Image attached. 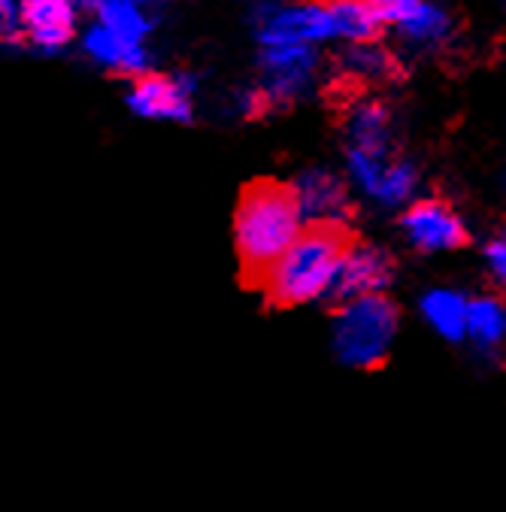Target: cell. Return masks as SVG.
I'll use <instances>...</instances> for the list:
<instances>
[{
    "label": "cell",
    "mask_w": 506,
    "mask_h": 512,
    "mask_svg": "<svg viewBox=\"0 0 506 512\" xmlns=\"http://www.w3.org/2000/svg\"><path fill=\"white\" fill-rule=\"evenodd\" d=\"M346 70L364 82H382L394 73V58L385 46H379L376 40H367V43H352L346 58H343Z\"/></svg>",
    "instance_id": "obj_18"
},
{
    "label": "cell",
    "mask_w": 506,
    "mask_h": 512,
    "mask_svg": "<svg viewBox=\"0 0 506 512\" xmlns=\"http://www.w3.org/2000/svg\"><path fill=\"white\" fill-rule=\"evenodd\" d=\"M391 28L397 31V37L410 49L428 52V49H437V46H443L449 40L452 19L440 4H434V0H419V4Z\"/></svg>",
    "instance_id": "obj_13"
},
{
    "label": "cell",
    "mask_w": 506,
    "mask_h": 512,
    "mask_svg": "<svg viewBox=\"0 0 506 512\" xmlns=\"http://www.w3.org/2000/svg\"><path fill=\"white\" fill-rule=\"evenodd\" d=\"M388 282H391V258L382 249H376V246H349L343 261H340L331 297L346 303V300H355V297L382 294V288Z\"/></svg>",
    "instance_id": "obj_10"
},
{
    "label": "cell",
    "mask_w": 506,
    "mask_h": 512,
    "mask_svg": "<svg viewBox=\"0 0 506 512\" xmlns=\"http://www.w3.org/2000/svg\"><path fill=\"white\" fill-rule=\"evenodd\" d=\"M131 4H137V7H143V10H149V7H158V4H164V0H131Z\"/></svg>",
    "instance_id": "obj_22"
},
{
    "label": "cell",
    "mask_w": 506,
    "mask_h": 512,
    "mask_svg": "<svg viewBox=\"0 0 506 512\" xmlns=\"http://www.w3.org/2000/svg\"><path fill=\"white\" fill-rule=\"evenodd\" d=\"M76 0H28L22 4V34L25 43L52 55L76 37Z\"/></svg>",
    "instance_id": "obj_9"
},
{
    "label": "cell",
    "mask_w": 506,
    "mask_h": 512,
    "mask_svg": "<svg viewBox=\"0 0 506 512\" xmlns=\"http://www.w3.org/2000/svg\"><path fill=\"white\" fill-rule=\"evenodd\" d=\"M479 349L491 352L506 343V306L494 297H476L467 303V334Z\"/></svg>",
    "instance_id": "obj_17"
},
{
    "label": "cell",
    "mask_w": 506,
    "mask_h": 512,
    "mask_svg": "<svg viewBox=\"0 0 506 512\" xmlns=\"http://www.w3.org/2000/svg\"><path fill=\"white\" fill-rule=\"evenodd\" d=\"M352 246L340 225H307L285 255L264 273L261 288L276 306H303L331 297L346 249Z\"/></svg>",
    "instance_id": "obj_2"
},
{
    "label": "cell",
    "mask_w": 506,
    "mask_h": 512,
    "mask_svg": "<svg viewBox=\"0 0 506 512\" xmlns=\"http://www.w3.org/2000/svg\"><path fill=\"white\" fill-rule=\"evenodd\" d=\"M322 4L331 16L337 40H349V43L376 40L382 22L376 16L373 0H322Z\"/></svg>",
    "instance_id": "obj_15"
},
{
    "label": "cell",
    "mask_w": 506,
    "mask_h": 512,
    "mask_svg": "<svg viewBox=\"0 0 506 512\" xmlns=\"http://www.w3.org/2000/svg\"><path fill=\"white\" fill-rule=\"evenodd\" d=\"M79 7L91 10L97 16V25L110 28L113 34L131 40V43H146L152 34V19L143 7L131 4V0H76Z\"/></svg>",
    "instance_id": "obj_14"
},
{
    "label": "cell",
    "mask_w": 506,
    "mask_h": 512,
    "mask_svg": "<svg viewBox=\"0 0 506 512\" xmlns=\"http://www.w3.org/2000/svg\"><path fill=\"white\" fill-rule=\"evenodd\" d=\"M82 52L91 58V64L104 67L110 73H119V76H134V79L143 76L152 64L146 43H131L97 22L82 31Z\"/></svg>",
    "instance_id": "obj_11"
},
{
    "label": "cell",
    "mask_w": 506,
    "mask_h": 512,
    "mask_svg": "<svg viewBox=\"0 0 506 512\" xmlns=\"http://www.w3.org/2000/svg\"><path fill=\"white\" fill-rule=\"evenodd\" d=\"M291 197L300 210L303 225H346L349 219V191L343 179L325 167H310L303 170L291 185Z\"/></svg>",
    "instance_id": "obj_7"
},
{
    "label": "cell",
    "mask_w": 506,
    "mask_h": 512,
    "mask_svg": "<svg viewBox=\"0 0 506 512\" xmlns=\"http://www.w3.org/2000/svg\"><path fill=\"white\" fill-rule=\"evenodd\" d=\"M397 337V310L385 294L346 300L331 328V349L340 364L355 370L379 367Z\"/></svg>",
    "instance_id": "obj_3"
},
{
    "label": "cell",
    "mask_w": 506,
    "mask_h": 512,
    "mask_svg": "<svg viewBox=\"0 0 506 512\" xmlns=\"http://www.w3.org/2000/svg\"><path fill=\"white\" fill-rule=\"evenodd\" d=\"M467 303L458 291L437 288L422 297V313L428 325L446 340H464L467 334Z\"/></svg>",
    "instance_id": "obj_16"
},
{
    "label": "cell",
    "mask_w": 506,
    "mask_h": 512,
    "mask_svg": "<svg viewBox=\"0 0 506 512\" xmlns=\"http://www.w3.org/2000/svg\"><path fill=\"white\" fill-rule=\"evenodd\" d=\"M22 4H28V0H22Z\"/></svg>",
    "instance_id": "obj_23"
},
{
    "label": "cell",
    "mask_w": 506,
    "mask_h": 512,
    "mask_svg": "<svg viewBox=\"0 0 506 512\" xmlns=\"http://www.w3.org/2000/svg\"><path fill=\"white\" fill-rule=\"evenodd\" d=\"M416 185H419V176H416V167L410 161H391L379 179L373 200L385 203V207H397V203H407L413 197Z\"/></svg>",
    "instance_id": "obj_19"
},
{
    "label": "cell",
    "mask_w": 506,
    "mask_h": 512,
    "mask_svg": "<svg viewBox=\"0 0 506 512\" xmlns=\"http://www.w3.org/2000/svg\"><path fill=\"white\" fill-rule=\"evenodd\" d=\"M249 25L258 46H319L337 40L322 0H261L252 7Z\"/></svg>",
    "instance_id": "obj_4"
},
{
    "label": "cell",
    "mask_w": 506,
    "mask_h": 512,
    "mask_svg": "<svg viewBox=\"0 0 506 512\" xmlns=\"http://www.w3.org/2000/svg\"><path fill=\"white\" fill-rule=\"evenodd\" d=\"M485 264H488L491 276H494L500 285H506V231L488 243V249H485Z\"/></svg>",
    "instance_id": "obj_21"
},
{
    "label": "cell",
    "mask_w": 506,
    "mask_h": 512,
    "mask_svg": "<svg viewBox=\"0 0 506 512\" xmlns=\"http://www.w3.org/2000/svg\"><path fill=\"white\" fill-rule=\"evenodd\" d=\"M346 149L391 155V116L379 100H361L346 116Z\"/></svg>",
    "instance_id": "obj_12"
},
{
    "label": "cell",
    "mask_w": 506,
    "mask_h": 512,
    "mask_svg": "<svg viewBox=\"0 0 506 512\" xmlns=\"http://www.w3.org/2000/svg\"><path fill=\"white\" fill-rule=\"evenodd\" d=\"M261 97L267 107H288L303 97L319 73L316 46H261Z\"/></svg>",
    "instance_id": "obj_5"
},
{
    "label": "cell",
    "mask_w": 506,
    "mask_h": 512,
    "mask_svg": "<svg viewBox=\"0 0 506 512\" xmlns=\"http://www.w3.org/2000/svg\"><path fill=\"white\" fill-rule=\"evenodd\" d=\"M400 228L419 252H452L464 246L467 231L458 213L443 200H419L403 213Z\"/></svg>",
    "instance_id": "obj_8"
},
{
    "label": "cell",
    "mask_w": 506,
    "mask_h": 512,
    "mask_svg": "<svg viewBox=\"0 0 506 512\" xmlns=\"http://www.w3.org/2000/svg\"><path fill=\"white\" fill-rule=\"evenodd\" d=\"M0 43H25L22 34V0H0Z\"/></svg>",
    "instance_id": "obj_20"
},
{
    "label": "cell",
    "mask_w": 506,
    "mask_h": 512,
    "mask_svg": "<svg viewBox=\"0 0 506 512\" xmlns=\"http://www.w3.org/2000/svg\"><path fill=\"white\" fill-rule=\"evenodd\" d=\"M194 79L191 76H167V73H143L134 79L128 91V110L149 122H176L185 125L194 119Z\"/></svg>",
    "instance_id": "obj_6"
},
{
    "label": "cell",
    "mask_w": 506,
    "mask_h": 512,
    "mask_svg": "<svg viewBox=\"0 0 506 512\" xmlns=\"http://www.w3.org/2000/svg\"><path fill=\"white\" fill-rule=\"evenodd\" d=\"M307 228L288 185L252 182L234 213V249L246 282H261L264 273Z\"/></svg>",
    "instance_id": "obj_1"
}]
</instances>
